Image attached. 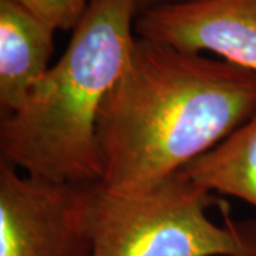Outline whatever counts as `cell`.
I'll use <instances>...</instances> for the list:
<instances>
[{
	"label": "cell",
	"instance_id": "6da1fadb",
	"mask_svg": "<svg viewBox=\"0 0 256 256\" xmlns=\"http://www.w3.org/2000/svg\"><path fill=\"white\" fill-rule=\"evenodd\" d=\"M255 114V72L136 36L98 116L100 185L121 195L151 190Z\"/></svg>",
	"mask_w": 256,
	"mask_h": 256
},
{
	"label": "cell",
	"instance_id": "7a4b0ae2",
	"mask_svg": "<svg viewBox=\"0 0 256 256\" xmlns=\"http://www.w3.org/2000/svg\"><path fill=\"white\" fill-rule=\"evenodd\" d=\"M138 0H92L60 60L0 124L2 161L63 182H101L97 122L136 38Z\"/></svg>",
	"mask_w": 256,
	"mask_h": 256
},
{
	"label": "cell",
	"instance_id": "3957f363",
	"mask_svg": "<svg viewBox=\"0 0 256 256\" xmlns=\"http://www.w3.org/2000/svg\"><path fill=\"white\" fill-rule=\"evenodd\" d=\"M225 204L182 172L128 195L96 184L90 256H256V220L208 216Z\"/></svg>",
	"mask_w": 256,
	"mask_h": 256
},
{
	"label": "cell",
	"instance_id": "277c9868",
	"mask_svg": "<svg viewBox=\"0 0 256 256\" xmlns=\"http://www.w3.org/2000/svg\"><path fill=\"white\" fill-rule=\"evenodd\" d=\"M94 185L20 175L2 161L0 256H90Z\"/></svg>",
	"mask_w": 256,
	"mask_h": 256
},
{
	"label": "cell",
	"instance_id": "5b68a950",
	"mask_svg": "<svg viewBox=\"0 0 256 256\" xmlns=\"http://www.w3.org/2000/svg\"><path fill=\"white\" fill-rule=\"evenodd\" d=\"M136 36L188 53L208 52L256 73V0H182L138 13Z\"/></svg>",
	"mask_w": 256,
	"mask_h": 256
},
{
	"label": "cell",
	"instance_id": "8992f818",
	"mask_svg": "<svg viewBox=\"0 0 256 256\" xmlns=\"http://www.w3.org/2000/svg\"><path fill=\"white\" fill-rule=\"evenodd\" d=\"M54 28L14 0H0V107L18 110L50 68Z\"/></svg>",
	"mask_w": 256,
	"mask_h": 256
},
{
	"label": "cell",
	"instance_id": "52a82bcc",
	"mask_svg": "<svg viewBox=\"0 0 256 256\" xmlns=\"http://www.w3.org/2000/svg\"><path fill=\"white\" fill-rule=\"evenodd\" d=\"M180 172L210 192L235 196L256 208V114Z\"/></svg>",
	"mask_w": 256,
	"mask_h": 256
},
{
	"label": "cell",
	"instance_id": "ba28073f",
	"mask_svg": "<svg viewBox=\"0 0 256 256\" xmlns=\"http://www.w3.org/2000/svg\"><path fill=\"white\" fill-rule=\"evenodd\" d=\"M54 30H72L92 0H14Z\"/></svg>",
	"mask_w": 256,
	"mask_h": 256
},
{
	"label": "cell",
	"instance_id": "9c48e42d",
	"mask_svg": "<svg viewBox=\"0 0 256 256\" xmlns=\"http://www.w3.org/2000/svg\"><path fill=\"white\" fill-rule=\"evenodd\" d=\"M176 2H182V0H138V8H140V12H142L150 8L168 4V3H176Z\"/></svg>",
	"mask_w": 256,
	"mask_h": 256
}]
</instances>
